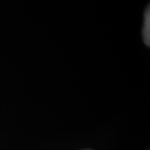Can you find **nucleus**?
I'll return each instance as SVG.
<instances>
[{
    "instance_id": "obj_1",
    "label": "nucleus",
    "mask_w": 150,
    "mask_h": 150,
    "mask_svg": "<svg viewBox=\"0 0 150 150\" xmlns=\"http://www.w3.org/2000/svg\"><path fill=\"white\" fill-rule=\"evenodd\" d=\"M144 40L147 46L150 45V8L146 11L145 16V26H144Z\"/></svg>"
}]
</instances>
